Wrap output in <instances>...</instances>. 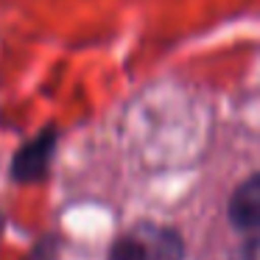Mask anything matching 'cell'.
Wrapping results in <instances>:
<instances>
[{"mask_svg":"<svg viewBox=\"0 0 260 260\" xmlns=\"http://www.w3.org/2000/svg\"><path fill=\"white\" fill-rule=\"evenodd\" d=\"M3 230H6V218H3V213H0V238H3Z\"/></svg>","mask_w":260,"mask_h":260,"instance_id":"8992f818","label":"cell"},{"mask_svg":"<svg viewBox=\"0 0 260 260\" xmlns=\"http://www.w3.org/2000/svg\"><path fill=\"white\" fill-rule=\"evenodd\" d=\"M56 246H59V238L56 235H45L37 241V246L31 249L28 260H56Z\"/></svg>","mask_w":260,"mask_h":260,"instance_id":"277c9868","label":"cell"},{"mask_svg":"<svg viewBox=\"0 0 260 260\" xmlns=\"http://www.w3.org/2000/svg\"><path fill=\"white\" fill-rule=\"evenodd\" d=\"M56 143H59V129L53 123L40 129L31 140H25L12 157V179L20 182V185L42 182L48 176V171H51Z\"/></svg>","mask_w":260,"mask_h":260,"instance_id":"7a4b0ae2","label":"cell"},{"mask_svg":"<svg viewBox=\"0 0 260 260\" xmlns=\"http://www.w3.org/2000/svg\"><path fill=\"white\" fill-rule=\"evenodd\" d=\"M241 260H260V232H249L241 246Z\"/></svg>","mask_w":260,"mask_h":260,"instance_id":"5b68a950","label":"cell"},{"mask_svg":"<svg viewBox=\"0 0 260 260\" xmlns=\"http://www.w3.org/2000/svg\"><path fill=\"white\" fill-rule=\"evenodd\" d=\"M107 260H185V238L176 226L137 221L112 241Z\"/></svg>","mask_w":260,"mask_h":260,"instance_id":"6da1fadb","label":"cell"},{"mask_svg":"<svg viewBox=\"0 0 260 260\" xmlns=\"http://www.w3.org/2000/svg\"><path fill=\"white\" fill-rule=\"evenodd\" d=\"M230 224L241 232H260V171L249 174L226 202Z\"/></svg>","mask_w":260,"mask_h":260,"instance_id":"3957f363","label":"cell"}]
</instances>
